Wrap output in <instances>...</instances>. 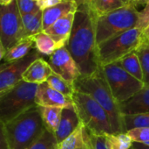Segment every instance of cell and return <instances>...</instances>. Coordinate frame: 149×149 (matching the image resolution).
Masks as SVG:
<instances>
[{"label":"cell","mask_w":149,"mask_h":149,"mask_svg":"<svg viewBox=\"0 0 149 149\" xmlns=\"http://www.w3.org/2000/svg\"><path fill=\"white\" fill-rule=\"evenodd\" d=\"M77 62L81 76H89L100 69L96 40L95 14L86 4L75 13L70 39L65 46Z\"/></svg>","instance_id":"cell-1"},{"label":"cell","mask_w":149,"mask_h":149,"mask_svg":"<svg viewBox=\"0 0 149 149\" xmlns=\"http://www.w3.org/2000/svg\"><path fill=\"white\" fill-rule=\"evenodd\" d=\"M45 131L38 106L30 109L6 124H1V132L10 149H29Z\"/></svg>","instance_id":"cell-2"},{"label":"cell","mask_w":149,"mask_h":149,"mask_svg":"<svg viewBox=\"0 0 149 149\" xmlns=\"http://www.w3.org/2000/svg\"><path fill=\"white\" fill-rule=\"evenodd\" d=\"M75 90L92 97L108 114L114 133H124L120 105L114 98L100 69L93 76H80L74 83Z\"/></svg>","instance_id":"cell-3"},{"label":"cell","mask_w":149,"mask_h":149,"mask_svg":"<svg viewBox=\"0 0 149 149\" xmlns=\"http://www.w3.org/2000/svg\"><path fill=\"white\" fill-rule=\"evenodd\" d=\"M140 19L141 11L133 4H128L120 9L102 15H95L98 46L131 29L138 27Z\"/></svg>","instance_id":"cell-4"},{"label":"cell","mask_w":149,"mask_h":149,"mask_svg":"<svg viewBox=\"0 0 149 149\" xmlns=\"http://www.w3.org/2000/svg\"><path fill=\"white\" fill-rule=\"evenodd\" d=\"M38 84L21 81L0 96V120L6 124L30 109L38 106L35 102Z\"/></svg>","instance_id":"cell-5"},{"label":"cell","mask_w":149,"mask_h":149,"mask_svg":"<svg viewBox=\"0 0 149 149\" xmlns=\"http://www.w3.org/2000/svg\"><path fill=\"white\" fill-rule=\"evenodd\" d=\"M72 100L80 122L92 133L100 136L114 133L108 114L92 97L76 90Z\"/></svg>","instance_id":"cell-6"},{"label":"cell","mask_w":149,"mask_h":149,"mask_svg":"<svg viewBox=\"0 0 149 149\" xmlns=\"http://www.w3.org/2000/svg\"><path fill=\"white\" fill-rule=\"evenodd\" d=\"M143 39V30L140 27L131 29L98 46L100 67L115 63L136 50Z\"/></svg>","instance_id":"cell-7"},{"label":"cell","mask_w":149,"mask_h":149,"mask_svg":"<svg viewBox=\"0 0 149 149\" xmlns=\"http://www.w3.org/2000/svg\"><path fill=\"white\" fill-rule=\"evenodd\" d=\"M25 32L17 0L0 7V58L25 39Z\"/></svg>","instance_id":"cell-8"},{"label":"cell","mask_w":149,"mask_h":149,"mask_svg":"<svg viewBox=\"0 0 149 149\" xmlns=\"http://www.w3.org/2000/svg\"><path fill=\"white\" fill-rule=\"evenodd\" d=\"M108 86L120 104L126 102L145 87V83L128 74L116 63L101 67Z\"/></svg>","instance_id":"cell-9"},{"label":"cell","mask_w":149,"mask_h":149,"mask_svg":"<svg viewBox=\"0 0 149 149\" xmlns=\"http://www.w3.org/2000/svg\"><path fill=\"white\" fill-rule=\"evenodd\" d=\"M41 58V54L37 50H32L27 56L21 60L1 64L0 70V96L3 95L21 81L23 76L31 64Z\"/></svg>","instance_id":"cell-10"},{"label":"cell","mask_w":149,"mask_h":149,"mask_svg":"<svg viewBox=\"0 0 149 149\" xmlns=\"http://www.w3.org/2000/svg\"><path fill=\"white\" fill-rule=\"evenodd\" d=\"M48 63L53 73L72 83H74L81 76L79 68L66 47L57 49L50 56Z\"/></svg>","instance_id":"cell-11"},{"label":"cell","mask_w":149,"mask_h":149,"mask_svg":"<svg viewBox=\"0 0 149 149\" xmlns=\"http://www.w3.org/2000/svg\"><path fill=\"white\" fill-rule=\"evenodd\" d=\"M35 102L38 106L42 107L67 108L73 105L72 98L59 93L52 88L47 82L38 84Z\"/></svg>","instance_id":"cell-12"},{"label":"cell","mask_w":149,"mask_h":149,"mask_svg":"<svg viewBox=\"0 0 149 149\" xmlns=\"http://www.w3.org/2000/svg\"><path fill=\"white\" fill-rule=\"evenodd\" d=\"M75 13L76 12H72L59 18L53 25L44 31L54 40L58 48L65 47L68 43L74 23Z\"/></svg>","instance_id":"cell-13"},{"label":"cell","mask_w":149,"mask_h":149,"mask_svg":"<svg viewBox=\"0 0 149 149\" xmlns=\"http://www.w3.org/2000/svg\"><path fill=\"white\" fill-rule=\"evenodd\" d=\"M81 122L76 112V109L73 105L64 108L61 115V119L58 129L55 133V137L58 143L62 142L65 139L70 136L74 131L78 129Z\"/></svg>","instance_id":"cell-14"},{"label":"cell","mask_w":149,"mask_h":149,"mask_svg":"<svg viewBox=\"0 0 149 149\" xmlns=\"http://www.w3.org/2000/svg\"><path fill=\"white\" fill-rule=\"evenodd\" d=\"M122 115H133L149 112V86L145 87L130 99L120 104Z\"/></svg>","instance_id":"cell-15"},{"label":"cell","mask_w":149,"mask_h":149,"mask_svg":"<svg viewBox=\"0 0 149 149\" xmlns=\"http://www.w3.org/2000/svg\"><path fill=\"white\" fill-rule=\"evenodd\" d=\"M79 5L73 0H65L62 3L48 8L43 11V26L44 31L53 25L59 18L72 13L76 12Z\"/></svg>","instance_id":"cell-16"},{"label":"cell","mask_w":149,"mask_h":149,"mask_svg":"<svg viewBox=\"0 0 149 149\" xmlns=\"http://www.w3.org/2000/svg\"><path fill=\"white\" fill-rule=\"evenodd\" d=\"M52 73L50 64L43 58H39L33 61L26 69L23 76V80L30 83L41 84L47 82Z\"/></svg>","instance_id":"cell-17"},{"label":"cell","mask_w":149,"mask_h":149,"mask_svg":"<svg viewBox=\"0 0 149 149\" xmlns=\"http://www.w3.org/2000/svg\"><path fill=\"white\" fill-rule=\"evenodd\" d=\"M34 47V40L32 37H28L22 40L12 48H10L3 56V60L4 63H10L27 56Z\"/></svg>","instance_id":"cell-18"},{"label":"cell","mask_w":149,"mask_h":149,"mask_svg":"<svg viewBox=\"0 0 149 149\" xmlns=\"http://www.w3.org/2000/svg\"><path fill=\"white\" fill-rule=\"evenodd\" d=\"M25 36L33 37L42 32H44L43 26V11L39 10L38 11L21 15Z\"/></svg>","instance_id":"cell-19"},{"label":"cell","mask_w":149,"mask_h":149,"mask_svg":"<svg viewBox=\"0 0 149 149\" xmlns=\"http://www.w3.org/2000/svg\"><path fill=\"white\" fill-rule=\"evenodd\" d=\"M39 107L42 120L47 131L55 134L59 125L64 108L60 107Z\"/></svg>","instance_id":"cell-20"},{"label":"cell","mask_w":149,"mask_h":149,"mask_svg":"<svg viewBox=\"0 0 149 149\" xmlns=\"http://www.w3.org/2000/svg\"><path fill=\"white\" fill-rule=\"evenodd\" d=\"M118 66L126 70L128 74L135 77L136 79L143 82V71L139 60V57L135 51L130 53L126 55L117 62H115Z\"/></svg>","instance_id":"cell-21"},{"label":"cell","mask_w":149,"mask_h":149,"mask_svg":"<svg viewBox=\"0 0 149 149\" xmlns=\"http://www.w3.org/2000/svg\"><path fill=\"white\" fill-rule=\"evenodd\" d=\"M83 124L78 127L70 136L62 142L58 143V149H90L89 140L87 141L83 134Z\"/></svg>","instance_id":"cell-22"},{"label":"cell","mask_w":149,"mask_h":149,"mask_svg":"<svg viewBox=\"0 0 149 149\" xmlns=\"http://www.w3.org/2000/svg\"><path fill=\"white\" fill-rule=\"evenodd\" d=\"M32 38L34 40V48L41 55L43 54L51 56L57 49H58V45L54 40L45 32H42L33 36Z\"/></svg>","instance_id":"cell-23"},{"label":"cell","mask_w":149,"mask_h":149,"mask_svg":"<svg viewBox=\"0 0 149 149\" xmlns=\"http://www.w3.org/2000/svg\"><path fill=\"white\" fill-rule=\"evenodd\" d=\"M122 122L124 133H127L134 129H149V112L122 115Z\"/></svg>","instance_id":"cell-24"},{"label":"cell","mask_w":149,"mask_h":149,"mask_svg":"<svg viewBox=\"0 0 149 149\" xmlns=\"http://www.w3.org/2000/svg\"><path fill=\"white\" fill-rule=\"evenodd\" d=\"M107 149H131L134 141L127 133L105 135Z\"/></svg>","instance_id":"cell-25"},{"label":"cell","mask_w":149,"mask_h":149,"mask_svg":"<svg viewBox=\"0 0 149 149\" xmlns=\"http://www.w3.org/2000/svg\"><path fill=\"white\" fill-rule=\"evenodd\" d=\"M47 83L53 88L54 90H56L57 91H58L59 93L72 98L76 90L74 87V83H72L66 80H65L64 78H62L60 76L57 75L56 73H52L50 77L47 80Z\"/></svg>","instance_id":"cell-26"},{"label":"cell","mask_w":149,"mask_h":149,"mask_svg":"<svg viewBox=\"0 0 149 149\" xmlns=\"http://www.w3.org/2000/svg\"><path fill=\"white\" fill-rule=\"evenodd\" d=\"M143 71V83L149 86V40L143 36L140 46L135 50Z\"/></svg>","instance_id":"cell-27"},{"label":"cell","mask_w":149,"mask_h":149,"mask_svg":"<svg viewBox=\"0 0 149 149\" xmlns=\"http://www.w3.org/2000/svg\"><path fill=\"white\" fill-rule=\"evenodd\" d=\"M127 5L124 0H96L92 10L95 15H102Z\"/></svg>","instance_id":"cell-28"},{"label":"cell","mask_w":149,"mask_h":149,"mask_svg":"<svg viewBox=\"0 0 149 149\" xmlns=\"http://www.w3.org/2000/svg\"><path fill=\"white\" fill-rule=\"evenodd\" d=\"M29 149H58V142L54 133L46 130L42 137Z\"/></svg>","instance_id":"cell-29"},{"label":"cell","mask_w":149,"mask_h":149,"mask_svg":"<svg viewBox=\"0 0 149 149\" xmlns=\"http://www.w3.org/2000/svg\"><path fill=\"white\" fill-rule=\"evenodd\" d=\"M17 3L21 15L30 14L40 10L36 0H17Z\"/></svg>","instance_id":"cell-30"},{"label":"cell","mask_w":149,"mask_h":149,"mask_svg":"<svg viewBox=\"0 0 149 149\" xmlns=\"http://www.w3.org/2000/svg\"><path fill=\"white\" fill-rule=\"evenodd\" d=\"M127 133L131 136L134 142L142 143L144 145L149 146V129H134Z\"/></svg>","instance_id":"cell-31"},{"label":"cell","mask_w":149,"mask_h":149,"mask_svg":"<svg viewBox=\"0 0 149 149\" xmlns=\"http://www.w3.org/2000/svg\"><path fill=\"white\" fill-rule=\"evenodd\" d=\"M91 141L92 149H107L105 136H100L91 133Z\"/></svg>","instance_id":"cell-32"},{"label":"cell","mask_w":149,"mask_h":149,"mask_svg":"<svg viewBox=\"0 0 149 149\" xmlns=\"http://www.w3.org/2000/svg\"><path fill=\"white\" fill-rule=\"evenodd\" d=\"M149 26V1L146 4L145 8L141 11V19L138 27L143 31Z\"/></svg>","instance_id":"cell-33"},{"label":"cell","mask_w":149,"mask_h":149,"mask_svg":"<svg viewBox=\"0 0 149 149\" xmlns=\"http://www.w3.org/2000/svg\"><path fill=\"white\" fill-rule=\"evenodd\" d=\"M65 0H39L38 1V4L41 11H45L48 8H51L54 5H57L60 3H62Z\"/></svg>","instance_id":"cell-34"},{"label":"cell","mask_w":149,"mask_h":149,"mask_svg":"<svg viewBox=\"0 0 149 149\" xmlns=\"http://www.w3.org/2000/svg\"><path fill=\"white\" fill-rule=\"evenodd\" d=\"M0 149H10L8 144H7V141H6L3 134L2 133V132H1V139H0Z\"/></svg>","instance_id":"cell-35"},{"label":"cell","mask_w":149,"mask_h":149,"mask_svg":"<svg viewBox=\"0 0 149 149\" xmlns=\"http://www.w3.org/2000/svg\"><path fill=\"white\" fill-rule=\"evenodd\" d=\"M132 148L134 149H149V146L144 145L142 143H138V142H134Z\"/></svg>","instance_id":"cell-36"},{"label":"cell","mask_w":149,"mask_h":149,"mask_svg":"<svg viewBox=\"0 0 149 149\" xmlns=\"http://www.w3.org/2000/svg\"><path fill=\"white\" fill-rule=\"evenodd\" d=\"M95 2H96V0H85L83 4H87V5H88V6H89V7L92 9V8H93V6L94 5Z\"/></svg>","instance_id":"cell-37"},{"label":"cell","mask_w":149,"mask_h":149,"mask_svg":"<svg viewBox=\"0 0 149 149\" xmlns=\"http://www.w3.org/2000/svg\"><path fill=\"white\" fill-rule=\"evenodd\" d=\"M13 0H0V4L1 5H8L10 4Z\"/></svg>","instance_id":"cell-38"},{"label":"cell","mask_w":149,"mask_h":149,"mask_svg":"<svg viewBox=\"0 0 149 149\" xmlns=\"http://www.w3.org/2000/svg\"><path fill=\"white\" fill-rule=\"evenodd\" d=\"M143 36L149 40V26L143 31Z\"/></svg>","instance_id":"cell-39"},{"label":"cell","mask_w":149,"mask_h":149,"mask_svg":"<svg viewBox=\"0 0 149 149\" xmlns=\"http://www.w3.org/2000/svg\"><path fill=\"white\" fill-rule=\"evenodd\" d=\"M148 1L149 0H140L138 5H139V4H140V5H146V4L148 3Z\"/></svg>","instance_id":"cell-40"},{"label":"cell","mask_w":149,"mask_h":149,"mask_svg":"<svg viewBox=\"0 0 149 149\" xmlns=\"http://www.w3.org/2000/svg\"><path fill=\"white\" fill-rule=\"evenodd\" d=\"M139 2H140V0H133V1H132V4H133L134 5L137 6L138 4H139Z\"/></svg>","instance_id":"cell-41"},{"label":"cell","mask_w":149,"mask_h":149,"mask_svg":"<svg viewBox=\"0 0 149 149\" xmlns=\"http://www.w3.org/2000/svg\"><path fill=\"white\" fill-rule=\"evenodd\" d=\"M73 1L77 2L79 5H81V4H82L84 3V1H85V0H73Z\"/></svg>","instance_id":"cell-42"},{"label":"cell","mask_w":149,"mask_h":149,"mask_svg":"<svg viewBox=\"0 0 149 149\" xmlns=\"http://www.w3.org/2000/svg\"><path fill=\"white\" fill-rule=\"evenodd\" d=\"M125 1V3L127 4H132V1L133 0H124Z\"/></svg>","instance_id":"cell-43"},{"label":"cell","mask_w":149,"mask_h":149,"mask_svg":"<svg viewBox=\"0 0 149 149\" xmlns=\"http://www.w3.org/2000/svg\"><path fill=\"white\" fill-rule=\"evenodd\" d=\"M36 1H39V0H36Z\"/></svg>","instance_id":"cell-44"},{"label":"cell","mask_w":149,"mask_h":149,"mask_svg":"<svg viewBox=\"0 0 149 149\" xmlns=\"http://www.w3.org/2000/svg\"><path fill=\"white\" fill-rule=\"evenodd\" d=\"M131 149H134V148H131Z\"/></svg>","instance_id":"cell-45"}]
</instances>
